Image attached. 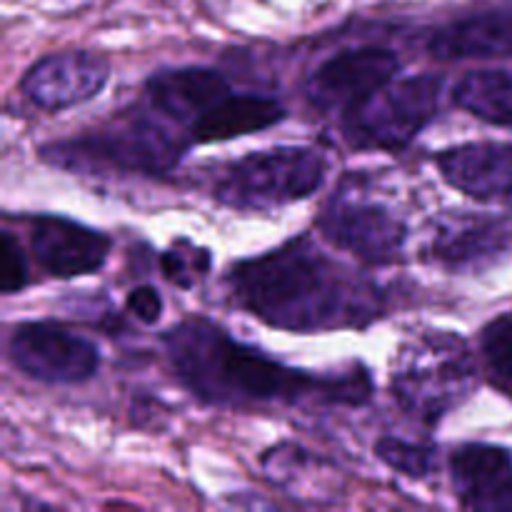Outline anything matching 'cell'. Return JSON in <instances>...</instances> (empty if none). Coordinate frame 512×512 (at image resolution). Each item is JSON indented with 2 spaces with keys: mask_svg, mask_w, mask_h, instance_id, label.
Returning a JSON list of instances; mask_svg holds the SVG:
<instances>
[{
  "mask_svg": "<svg viewBox=\"0 0 512 512\" xmlns=\"http://www.w3.org/2000/svg\"><path fill=\"white\" fill-rule=\"evenodd\" d=\"M163 345L180 383L208 405L248 408L305 400L363 405L373 395V380L365 368L325 375L288 368L203 318H188L170 328Z\"/></svg>",
  "mask_w": 512,
  "mask_h": 512,
  "instance_id": "1",
  "label": "cell"
},
{
  "mask_svg": "<svg viewBox=\"0 0 512 512\" xmlns=\"http://www.w3.org/2000/svg\"><path fill=\"white\" fill-rule=\"evenodd\" d=\"M228 285L245 313L288 333L365 328L383 315L380 290L308 238L240 260L230 268Z\"/></svg>",
  "mask_w": 512,
  "mask_h": 512,
  "instance_id": "2",
  "label": "cell"
},
{
  "mask_svg": "<svg viewBox=\"0 0 512 512\" xmlns=\"http://www.w3.org/2000/svg\"><path fill=\"white\" fill-rule=\"evenodd\" d=\"M190 143L158 110H128L103 128L45 145L40 158L73 173L163 175L183 160Z\"/></svg>",
  "mask_w": 512,
  "mask_h": 512,
  "instance_id": "3",
  "label": "cell"
},
{
  "mask_svg": "<svg viewBox=\"0 0 512 512\" xmlns=\"http://www.w3.org/2000/svg\"><path fill=\"white\" fill-rule=\"evenodd\" d=\"M390 385L410 418L423 425H438L473 395L478 368L463 338L433 330L398 350Z\"/></svg>",
  "mask_w": 512,
  "mask_h": 512,
  "instance_id": "4",
  "label": "cell"
},
{
  "mask_svg": "<svg viewBox=\"0 0 512 512\" xmlns=\"http://www.w3.org/2000/svg\"><path fill=\"white\" fill-rule=\"evenodd\" d=\"M325 173L328 158L313 145L255 150L220 170L213 195L225 208L270 213L310 198L323 185Z\"/></svg>",
  "mask_w": 512,
  "mask_h": 512,
  "instance_id": "5",
  "label": "cell"
},
{
  "mask_svg": "<svg viewBox=\"0 0 512 512\" xmlns=\"http://www.w3.org/2000/svg\"><path fill=\"white\" fill-rule=\"evenodd\" d=\"M445 80L438 73L408 75L343 113V138L355 150H393L413 143L435 120Z\"/></svg>",
  "mask_w": 512,
  "mask_h": 512,
  "instance_id": "6",
  "label": "cell"
},
{
  "mask_svg": "<svg viewBox=\"0 0 512 512\" xmlns=\"http://www.w3.org/2000/svg\"><path fill=\"white\" fill-rule=\"evenodd\" d=\"M318 228L328 243L355 255L365 265H393L408 243V223L390 200L365 188L343 185L330 195Z\"/></svg>",
  "mask_w": 512,
  "mask_h": 512,
  "instance_id": "7",
  "label": "cell"
},
{
  "mask_svg": "<svg viewBox=\"0 0 512 512\" xmlns=\"http://www.w3.org/2000/svg\"><path fill=\"white\" fill-rule=\"evenodd\" d=\"M8 353L15 368L45 385H80L98 373V345L50 320L23 323L10 333Z\"/></svg>",
  "mask_w": 512,
  "mask_h": 512,
  "instance_id": "8",
  "label": "cell"
},
{
  "mask_svg": "<svg viewBox=\"0 0 512 512\" xmlns=\"http://www.w3.org/2000/svg\"><path fill=\"white\" fill-rule=\"evenodd\" d=\"M400 58L380 45L345 48L310 73L305 90L318 108L348 110L395 80Z\"/></svg>",
  "mask_w": 512,
  "mask_h": 512,
  "instance_id": "9",
  "label": "cell"
},
{
  "mask_svg": "<svg viewBox=\"0 0 512 512\" xmlns=\"http://www.w3.org/2000/svg\"><path fill=\"white\" fill-rule=\"evenodd\" d=\"M110 78V65L103 55L88 50L50 53L25 70L20 93L40 110L58 113L93 100Z\"/></svg>",
  "mask_w": 512,
  "mask_h": 512,
  "instance_id": "10",
  "label": "cell"
},
{
  "mask_svg": "<svg viewBox=\"0 0 512 512\" xmlns=\"http://www.w3.org/2000/svg\"><path fill=\"white\" fill-rule=\"evenodd\" d=\"M113 240L100 230L60 215H38L30 223V250L40 268L53 278L93 275L108 260Z\"/></svg>",
  "mask_w": 512,
  "mask_h": 512,
  "instance_id": "11",
  "label": "cell"
},
{
  "mask_svg": "<svg viewBox=\"0 0 512 512\" xmlns=\"http://www.w3.org/2000/svg\"><path fill=\"white\" fill-rule=\"evenodd\" d=\"M512 243V225L495 215L455 213L435 228L430 253L443 268L470 273L495 263Z\"/></svg>",
  "mask_w": 512,
  "mask_h": 512,
  "instance_id": "12",
  "label": "cell"
},
{
  "mask_svg": "<svg viewBox=\"0 0 512 512\" xmlns=\"http://www.w3.org/2000/svg\"><path fill=\"white\" fill-rule=\"evenodd\" d=\"M450 188L480 203L512 205V143H465L435 158Z\"/></svg>",
  "mask_w": 512,
  "mask_h": 512,
  "instance_id": "13",
  "label": "cell"
},
{
  "mask_svg": "<svg viewBox=\"0 0 512 512\" xmlns=\"http://www.w3.org/2000/svg\"><path fill=\"white\" fill-rule=\"evenodd\" d=\"M228 93V78L220 70L200 68V65L158 70L145 83V95L153 110L178 125L188 138L195 120L203 118Z\"/></svg>",
  "mask_w": 512,
  "mask_h": 512,
  "instance_id": "14",
  "label": "cell"
},
{
  "mask_svg": "<svg viewBox=\"0 0 512 512\" xmlns=\"http://www.w3.org/2000/svg\"><path fill=\"white\" fill-rule=\"evenodd\" d=\"M450 478L465 508H512V455L505 448L485 443L460 445L450 458Z\"/></svg>",
  "mask_w": 512,
  "mask_h": 512,
  "instance_id": "15",
  "label": "cell"
},
{
  "mask_svg": "<svg viewBox=\"0 0 512 512\" xmlns=\"http://www.w3.org/2000/svg\"><path fill=\"white\" fill-rule=\"evenodd\" d=\"M428 50L438 60L510 58L512 8L485 10L468 18L450 20L430 35Z\"/></svg>",
  "mask_w": 512,
  "mask_h": 512,
  "instance_id": "16",
  "label": "cell"
},
{
  "mask_svg": "<svg viewBox=\"0 0 512 512\" xmlns=\"http://www.w3.org/2000/svg\"><path fill=\"white\" fill-rule=\"evenodd\" d=\"M285 120V108L280 100L258 93H233L213 105L203 118L190 128L193 143H223V140L243 138L260 133Z\"/></svg>",
  "mask_w": 512,
  "mask_h": 512,
  "instance_id": "17",
  "label": "cell"
},
{
  "mask_svg": "<svg viewBox=\"0 0 512 512\" xmlns=\"http://www.w3.org/2000/svg\"><path fill=\"white\" fill-rule=\"evenodd\" d=\"M455 103L485 123L512 130V73L473 70L455 85Z\"/></svg>",
  "mask_w": 512,
  "mask_h": 512,
  "instance_id": "18",
  "label": "cell"
},
{
  "mask_svg": "<svg viewBox=\"0 0 512 512\" xmlns=\"http://www.w3.org/2000/svg\"><path fill=\"white\" fill-rule=\"evenodd\" d=\"M263 468L268 478L280 488L290 490V495H308L305 490H318V470H323L325 463L298 445L283 443L265 453ZM320 485L328 490L323 480Z\"/></svg>",
  "mask_w": 512,
  "mask_h": 512,
  "instance_id": "19",
  "label": "cell"
},
{
  "mask_svg": "<svg viewBox=\"0 0 512 512\" xmlns=\"http://www.w3.org/2000/svg\"><path fill=\"white\" fill-rule=\"evenodd\" d=\"M375 455L395 473L410 480L428 478L435 468V450L425 443H410V440L385 435L375 443Z\"/></svg>",
  "mask_w": 512,
  "mask_h": 512,
  "instance_id": "20",
  "label": "cell"
},
{
  "mask_svg": "<svg viewBox=\"0 0 512 512\" xmlns=\"http://www.w3.org/2000/svg\"><path fill=\"white\" fill-rule=\"evenodd\" d=\"M483 363L495 383L512 395V313L495 318L483 330Z\"/></svg>",
  "mask_w": 512,
  "mask_h": 512,
  "instance_id": "21",
  "label": "cell"
},
{
  "mask_svg": "<svg viewBox=\"0 0 512 512\" xmlns=\"http://www.w3.org/2000/svg\"><path fill=\"white\" fill-rule=\"evenodd\" d=\"M160 268L165 278L178 288H195L210 273V253L190 240H175L160 255Z\"/></svg>",
  "mask_w": 512,
  "mask_h": 512,
  "instance_id": "22",
  "label": "cell"
},
{
  "mask_svg": "<svg viewBox=\"0 0 512 512\" xmlns=\"http://www.w3.org/2000/svg\"><path fill=\"white\" fill-rule=\"evenodd\" d=\"M28 285V268L25 255L13 233L5 230L0 235V290L5 295H15Z\"/></svg>",
  "mask_w": 512,
  "mask_h": 512,
  "instance_id": "23",
  "label": "cell"
},
{
  "mask_svg": "<svg viewBox=\"0 0 512 512\" xmlns=\"http://www.w3.org/2000/svg\"><path fill=\"white\" fill-rule=\"evenodd\" d=\"M125 308L145 325H155L163 315V298H160L158 290L153 285H138V288L130 290L128 300H125Z\"/></svg>",
  "mask_w": 512,
  "mask_h": 512,
  "instance_id": "24",
  "label": "cell"
}]
</instances>
